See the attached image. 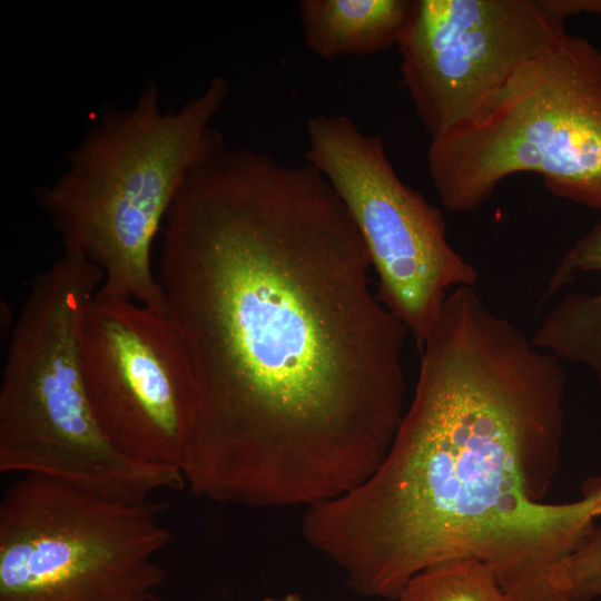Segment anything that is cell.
Returning a JSON list of instances; mask_svg holds the SVG:
<instances>
[{"instance_id": "4fadbf2b", "label": "cell", "mask_w": 601, "mask_h": 601, "mask_svg": "<svg viewBox=\"0 0 601 601\" xmlns=\"http://www.w3.org/2000/svg\"><path fill=\"white\" fill-rule=\"evenodd\" d=\"M555 2L556 8L561 10L560 12L564 17L581 12H591L601 16V0H556ZM599 65L601 72V51Z\"/></svg>"}, {"instance_id": "6da1fadb", "label": "cell", "mask_w": 601, "mask_h": 601, "mask_svg": "<svg viewBox=\"0 0 601 601\" xmlns=\"http://www.w3.org/2000/svg\"><path fill=\"white\" fill-rule=\"evenodd\" d=\"M342 199L311 164L225 149L164 224L158 280L190 359L181 471L197 496L312 506L366 481L403 417L404 323L371 289Z\"/></svg>"}, {"instance_id": "7c38bea8", "label": "cell", "mask_w": 601, "mask_h": 601, "mask_svg": "<svg viewBox=\"0 0 601 601\" xmlns=\"http://www.w3.org/2000/svg\"><path fill=\"white\" fill-rule=\"evenodd\" d=\"M554 584L568 601L601 597V526L556 568Z\"/></svg>"}, {"instance_id": "ba28073f", "label": "cell", "mask_w": 601, "mask_h": 601, "mask_svg": "<svg viewBox=\"0 0 601 601\" xmlns=\"http://www.w3.org/2000/svg\"><path fill=\"white\" fill-rule=\"evenodd\" d=\"M80 356L105 435L134 459L181 470L195 421V384L169 313L96 294L82 316Z\"/></svg>"}, {"instance_id": "277c9868", "label": "cell", "mask_w": 601, "mask_h": 601, "mask_svg": "<svg viewBox=\"0 0 601 601\" xmlns=\"http://www.w3.org/2000/svg\"><path fill=\"white\" fill-rule=\"evenodd\" d=\"M600 50L569 33L532 60L469 124L431 139L426 161L442 204L480 207L510 175L601 209Z\"/></svg>"}, {"instance_id": "5bb4252c", "label": "cell", "mask_w": 601, "mask_h": 601, "mask_svg": "<svg viewBox=\"0 0 601 601\" xmlns=\"http://www.w3.org/2000/svg\"><path fill=\"white\" fill-rule=\"evenodd\" d=\"M263 601H303V599L298 594L288 593V594L284 595V597H279V598H266Z\"/></svg>"}, {"instance_id": "5b68a950", "label": "cell", "mask_w": 601, "mask_h": 601, "mask_svg": "<svg viewBox=\"0 0 601 601\" xmlns=\"http://www.w3.org/2000/svg\"><path fill=\"white\" fill-rule=\"evenodd\" d=\"M165 509L21 475L0 502V601H159Z\"/></svg>"}, {"instance_id": "3957f363", "label": "cell", "mask_w": 601, "mask_h": 601, "mask_svg": "<svg viewBox=\"0 0 601 601\" xmlns=\"http://www.w3.org/2000/svg\"><path fill=\"white\" fill-rule=\"evenodd\" d=\"M228 95L227 79L216 76L180 109L164 111L149 82L131 107H107L68 155L67 170L35 191L65 250L102 272L98 296L168 312L154 239L188 177L226 149L210 121Z\"/></svg>"}, {"instance_id": "8992f818", "label": "cell", "mask_w": 601, "mask_h": 601, "mask_svg": "<svg viewBox=\"0 0 601 601\" xmlns=\"http://www.w3.org/2000/svg\"><path fill=\"white\" fill-rule=\"evenodd\" d=\"M306 160L332 185L377 275L376 295L411 332L421 353L453 286L476 269L447 242L442 213L395 173L378 136L344 115L306 122Z\"/></svg>"}, {"instance_id": "7a4b0ae2", "label": "cell", "mask_w": 601, "mask_h": 601, "mask_svg": "<svg viewBox=\"0 0 601 601\" xmlns=\"http://www.w3.org/2000/svg\"><path fill=\"white\" fill-rule=\"evenodd\" d=\"M411 405L378 469L306 508L302 535L366 598L396 600L446 560L476 559L513 601H568L556 568L594 529L601 479L544 502L564 427L566 377L473 286L449 294L421 351Z\"/></svg>"}, {"instance_id": "8fae6325", "label": "cell", "mask_w": 601, "mask_h": 601, "mask_svg": "<svg viewBox=\"0 0 601 601\" xmlns=\"http://www.w3.org/2000/svg\"><path fill=\"white\" fill-rule=\"evenodd\" d=\"M395 601H513L494 572L476 559L432 564L404 585Z\"/></svg>"}, {"instance_id": "52a82bcc", "label": "cell", "mask_w": 601, "mask_h": 601, "mask_svg": "<svg viewBox=\"0 0 601 601\" xmlns=\"http://www.w3.org/2000/svg\"><path fill=\"white\" fill-rule=\"evenodd\" d=\"M551 0H413L396 43L402 85L431 139L472 121L566 35Z\"/></svg>"}, {"instance_id": "30bf717a", "label": "cell", "mask_w": 601, "mask_h": 601, "mask_svg": "<svg viewBox=\"0 0 601 601\" xmlns=\"http://www.w3.org/2000/svg\"><path fill=\"white\" fill-rule=\"evenodd\" d=\"M413 0H300L307 48L322 59L371 55L396 45Z\"/></svg>"}, {"instance_id": "9c48e42d", "label": "cell", "mask_w": 601, "mask_h": 601, "mask_svg": "<svg viewBox=\"0 0 601 601\" xmlns=\"http://www.w3.org/2000/svg\"><path fill=\"white\" fill-rule=\"evenodd\" d=\"M582 272H601V220L564 254L542 302ZM531 343L559 359L588 365L601 387V293L569 294L544 317Z\"/></svg>"}]
</instances>
